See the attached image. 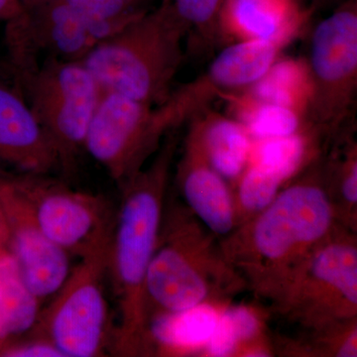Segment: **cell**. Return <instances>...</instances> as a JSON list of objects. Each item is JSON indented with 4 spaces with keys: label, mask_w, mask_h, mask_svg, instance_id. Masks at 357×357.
I'll return each instance as SVG.
<instances>
[{
    "label": "cell",
    "mask_w": 357,
    "mask_h": 357,
    "mask_svg": "<svg viewBox=\"0 0 357 357\" xmlns=\"http://www.w3.org/2000/svg\"><path fill=\"white\" fill-rule=\"evenodd\" d=\"M176 149L177 138L170 134L153 161L121 188L107 259V274L119 307V323L109 345L114 356L153 354L145 284L163 222Z\"/></svg>",
    "instance_id": "1"
},
{
    "label": "cell",
    "mask_w": 357,
    "mask_h": 357,
    "mask_svg": "<svg viewBox=\"0 0 357 357\" xmlns=\"http://www.w3.org/2000/svg\"><path fill=\"white\" fill-rule=\"evenodd\" d=\"M335 218L326 176L309 174L279 192L269 206L229 234L220 249L256 295L275 303L335 230Z\"/></svg>",
    "instance_id": "2"
},
{
    "label": "cell",
    "mask_w": 357,
    "mask_h": 357,
    "mask_svg": "<svg viewBox=\"0 0 357 357\" xmlns=\"http://www.w3.org/2000/svg\"><path fill=\"white\" fill-rule=\"evenodd\" d=\"M184 25L170 4H160L79 61L102 91L151 105L166 102L184 60Z\"/></svg>",
    "instance_id": "3"
},
{
    "label": "cell",
    "mask_w": 357,
    "mask_h": 357,
    "mask_svg": "<svg viewBox=\"0 0 357 357\" xmlns=\"http://www.w3.org/2000/svg\"><path fill=\"white\" fill-rule=\"evenodd\" d=\"M245 284L192 213L180 206L164 211L145 284L150 317L203 303H222V298Z\"/></svg>",
    "instance_id": "4"
},
{
    "label": "cell",
    "mask_w": 357,
    "mask_h": 357,
    "mask_svg": "<svg viewBox=\"0 0 357 357\" xmlns=\"http://www.w3.org/2000/svg\"><path fill=\"white\" fill-rule=\"evenodd\" d=\"M189 119V110L174 93L162 105H151L103 91L84 151L121 189L158 151L162 138Z\"/></svg>",
    "instance_id": "5"
},
{
    "label": "cell",
    "mask_w": 357,
    "mask_h": 357,
    "mask_svg": "<svg viewBox=\"0 0 357 357\" xmlns=\"http://www.w3.org/2000/svg\"><path fill=\"white\" fill-rule=\"evenodd\" d=\"M0 183L42 234L70 256L81 259L109 245L116 211L105 197L43 174L0 175Z\"/></svg>",
    "instance_id": "6"
},
{
    "label": "cell",
    "mask_w": 357,
    "mask_h": 357,
    "mask_svg": "<svg viewBox=\"0 0 357 357\" xmlns=\"http://www.w3.org/2000/svg\"><path fill=\"white\" fill-rule=\"evenodd\" d=\"M274 305L284 316L312 332L356 319L354 234L335 229L297 270Z\"/></svg>",
    "instance_id": "7"
},
{
    "label": "cell",
    "mask_w": 357,
    "mask_h": 357,
    "mask_svg": "<svg viewBox=\"0 0 357 357\" xmlns=\"http://www.w3.org/2000/svg\"><path fill=\"white\" fill-rule=\"evenodd\" d=\"M16 77L26 89L32 112L55 145L61 170L72 172L84 150L102 89L79 61L55 57Z\"/></svg>",
    "instance_id": "8"
},
{
    "label": "cell",
    "mask_w": 357,
    "mask_h": 357,
    "mask_svg": "<svg viewBox=\"0 0 357 357\" xmlns=\"http://www.w3.org/2000/svg\"><path fill=\"white\" fill-rule=\"evenodd\" d=\"M109 249V244L81 258L40 312L32 337L50 342L62 357L102 356L109 349L112 331L103 291Z\"/></svg>",
    "instance_id": "9"
},
{
    "label": "cell",
    "mask_w": 357,
    "mask_h": 357,
    "mask_svg": "<svg viewBox=\"0 0 357 357\" xmlns=\"http://www.w3.org/2000/svg\"><path fill=\"white\" fill-rule=\"evenodd\" d=\"M312 98L307 123L335 130L351 114L357 91V1L344 0L319 22L310 43Z\"/></svg>",
    "instance_id": "10"
},
{
    "label": "cell",
    "mask_w": 357,
    "mask_h": 357,
    "mask_svg": "<svg viewBox=\"0 0 357 357\" xmlns=\"http://www.w3.org/2000/svg\"><path fill=\"white\" fill-rule=\"evenodd\" d=\"M0 220L4 245L27 287L40 300L52 297L70 271V256L42 234L0 183Z\"/></svg>",
    "instance_id": "11"
},
{
    "label": "cell",
    "mask_w": 357,
    "mask_h": 357,
    "mask_svg": "<svg viewBox=\"0 0 357 357\" xmlns=\"http://www.w3.org/2000/svg\"><path fill=\"white\" fill-rule=\"evenodd\" d=\"M0 160L20 173L50 175L61 170L55 145L29 103L0 82Z\"/></svg>",
    "instance_id": "12"
},
{
    "label": "cell",
    "mask_w": 357,
    "mask_h": 357,
    "mask_svg": "<svg viewBox=\"0 0 357 357\" xmlns=\"http://www.w3.org/2000/svg\"><path fill=\"white\" fill-rule=\"evenodd\" d=\"M177 180L188 208L213 234L227 236L234 231L238 223L229 182L208 164L190 132L178 164Z\"/></svg>",
    "instance_id": "13"
},
{
    "label": "cell",
    "mask_w": 357,
    "mask_h": 357,
    "mask_svg": "<svg viewBox=\"0 0 357 357\" xmlns=\"http://www.w3.org/2000/svg\"><path fill=\"white\" fill-rule=\"evenodd\" d=\"M311 13L300 0H225L218 34L232 42L265 40L288 45L307 24Z\"/></svg>",
    "instance_id": "14"
},
{
    "label": "cell",
    "mask_w": 357,
    "mask_h": 357,
    "mask_svg": "<svg viewBox=\"0 0 357 357\" xmlns=\"http://www.w3.org/2000/svg\"><path fill=\"white\" fill-rule=\"evenodd\" d=\"M285 46L265 40L231 42L215 56L204 76L196 82L211 98L243 91L266 74Z\"/></svg>",
    "instance_id": "15"
},
{
    "label": "cell",
    "mask_w": 357,
    "mask_h": 357,
    "mask_svg": "<svg viewBox=\"0 0 357 357\" xmlns=\"http://www.w3.org/2000/svg\"><path fill=\"white\" fill-rule=\"evenodd\" d=\"M194 136L208 164L227 182H237L250 158L253 140L236 119L204 109L189 119Z\"/></svg>",
    "instance_id": "16"
},
{
    "label": "cell",
    "mask_w": 357,
    "mask_h": 357,
    "mask_svg": "<svg viewBox=\"0 0 357 357\" xmlns=\"http://www.w3.org/2000/svg\"><path fill=\"white\" fill-rule=\"evenodd\" d=\"M222 303L208 302L183 311L157 312L150 317L153 354L185 356L206 349L223 310Z\"/></svg>",
    "instance_id": "17"
},
{
    "label": "cell",
    "mask_w": 357,
    "mask_h": 357,
    "mask_svg": "<svg viewBox=\"0 0 357 357\" xmlns=\"http://www.w3.org/2000/svg\"><path fill=\"white\" fill-rule=\"evenodd\" d=\"M238 93L257 102L289 107L306 119L312 98L307 59L278 58L259 81Z\"/></svg>",
    "instance_id": "18"
},
{
    "label": "cell",
    "mask_w": 357,
    "mask_h": 357,
    "mask_svg": "<svg viewBox=\"0 0 357 357\" xmlns=\"http://www.w3.org/2000/svg\"><path fill=\"white\" fill-rule=\"evenodd\" d=\"M42 301L26 285L15 260L0 255V342L32 332Z\"/></svg>",
    "instance_id": "19"
},
{
    "label": "cell",
    "mask_w": 357,
    "mask_h": 357,
    "mask_svg": "<svg viewBox=\"0 0 357 357\" xmlns=\"http://www.w3.org/2000/svg\"><path fill=\"white\" fill-rule=\"evenodd\" d=\"M262 319L248 306L223 307L215 333L204 349L208 356H269L262 342Z\"/></svg>",
    "instance_id": "20"
},
{
    "label": "cell",
    "mask_w": 357,
    "mask_h": 357,
    "mask_svg": "<svg viewBox=\"0 0 357 357\" xmlns=\"http://www.w3.org/2000/svg\"><path fill=\"white\" fill-rule=\"evenodd\" d=\"M218 96L229 100L232 117L243 124L253 141L292 135L311 128L300 112L283 105L257 102L243 93Z\"/></svg>",
    "instance_id": "21"
},
{
    "label": "cell",
    "mask_w": 357,
    "mask_h": 357,
    "mask_svg": "<svg viewBox=\"0 0 357 357\" xmlns=\"http://www.w3.org/2000/svg\"><path fill=\"white\" fill-rule=\"evenodd\" d=\"M307 128L292 135L253 141L248 163L255 164L283 184L311 161L314 150V133Z\"/></svg>",
    "instance_id": "22"
},
{
    "label": "cell",
    "mask_w": 357,
    "mask_h": 357,
    "mask_svg": "<svg viewBox=\"0 0 357 357\" xmlns=\"http://www.w3.org/2000/svg\"><path fill=\"white\" fill-rule=\"evenodd\" d=\"M225 0H171L169 2L187 34L213 40L218 34V18Z\"/></svg>",
    "instance_id": "23"
},
{
    "label": "cell",
    "mask_w": 357,
    "mask_h": 357,
    "mask_svg": "<svg viewBox=\"0 0 357 357\" xmlns=\"http://www.w3.org/2000/svg\"><path fill=\"white\" fill-rule=\"evenodd\" d=\"M337 165L333 167L330 174H326V181L331 196L337 194L340 202V215L345 218L349 215L351 220H356L357 204V154L356 145L351 144L344 159L338 160Z\"/></svg>",
    "instance_id": "24"
},
{
    "label": "cell",
    "mask_w": 357,
    "mask_h": 357,
    "mask_svg": "<svg viewBox=\"0 0 357 357\" xmlns=\"http://www.w3.org/2000/svg\"><path fill=\"white\" fill-rule=\"evenodd\" d=\"M8 357H62L58 349L47 340L32 337L20 344L13 345L3 351Z\"/></svg>",
    "instance_id": "25"
},
{
    "label": "cell",
    "mask_w": 357,
    "mask_h": 357,
    "mask_svg": "<svg viewBox=\"0 0 357 357\" xmlns=\"http://www.w3.org/2000/svg\"><path fill=\"white\" fill-rule=\"evenodd\" d=\"M23 9L21 0H0V23H6L20 15Z\"/></svg>",
    "instance_id": "26"
},
{
    "label": "cell",
    "mask_w": 357,
    "mask_h": 357,
    "mask_svg": "<svg viewBox=\"0 0 357 357\" xmlns=\"http://www.w3.org/2000/svg\"><path fill=\"white\" fill-rule=\"evenodd\" d=\"M30 1H32V0H21V2H22L23 6H24V4L29 3Z\"/></svg>",
    "instance_id": "27"
},
{
    "label": "cell",
    "mask_w": 357,
    "mask_h": 357,
    "mask_svg": "<svg viewBox=\"0 0 357 357\" xmlns=\"http://www.w3.org/2000/svg\"><path fill=\"white\" fill-rule=\"evenodd\" d=\"M171 0H161V4H168Z\"/></svg>",
    "instance_id": "28"
},
{
    "label": "cell",
    "mask_w": 357,
    "mask_h": 357,
    "mask_svg": "<svg viewBox=\"0 0 357 357\" xmlns=\"http://www.w3.org/2000/svg\"><path fill=\"white\" fill-rule=\"evenodd\" d=\"M1 253H3V251L0 250V255H1Z\"/></svg>",
    "instance_id": "29"
},
{
    "label": "cell",
    "mask_w": 357,
    "mask_h": 357,
    "mask_svg": "<svg viewBox=\"0 0 357 357\" xmlns=\"http://www.w3.org/2000/svg\"><path fill=\"white\" fill-rule=\"evenodd\" d=\"M317 1H321V0H317Z\"/></svg>",
    "instance_id": "30"
}]
</instances>
